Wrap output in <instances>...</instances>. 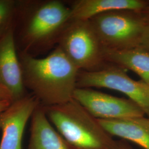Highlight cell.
Wrapping results in <instances>:
<instances>
[{
    "instance_id": "cell-1",
    "label": "cell",
    "mask_w": 149,
    "mask_h": 149,
    "mask_svg": "<svg viewBox=\"0 0 149 149\" xmlns=\"http://www.w3.org/2000/svg\"><path fill=\"white\" fill-rule=\"evenodd\" d=\"M24 85L44 107L63 104L72 99L79 74L59 47L44 58L24 54L21 58Z\"/></svg>"
},
{
    "instance_id": "cell-2",
    "label": "cell",
    "mask_w": 149,
    "mask_h": 149,
    "mask_svg": "<svg viewBox=\"0 0 149 149\" xmlns=\"http://www.w3.org/2000/svg\"><path fill=\"white\" fill-rule=\"evenodd\" d=\"M43 107L69 149H118V140L74 99L61 104Z\"/></svg>"
},
{
    "instance_id": "cell-3",
    "label": "cell",
    "mask_w": 149,
    "mask_h": 149,
    "mask_svg": "<svg viewBox=\"0 0 149 149\" xmlns=\"http://www.w3.org/2000/svg\"><path fill=\"white\" fill-rule=\"evenodd\" d=\"M103 48L122 50L138 47L147 25L138 12L110 11L89 19Z\"/></svg>"
},
{
    "instance_id": "cell-4",
    "label": "cell",
    "mask_w": 149,
    "mask_h": 149,
    "mask_svg": "<svg viewBox=\"0 0 149 149\" xmlns=\"http://www.w3.org/2000/svg\"><path fill=\"white\" fill-rule=\"evenodd\" d=\"M58 47L79 70L93 71L106 67L103 47L89 20L70 22L62 31Z\"/></svg>"
},
{
    "instance_id": "cell-5",
    "label": "cell",
    "mask_w": 149,
    "mask_h": 149,
    "mask_svg": "<svg viewBox=\"0 0 149 149\" xmlns=\"http://www.w3.org/2000/svg\"><path fill=\"white\" fill-rule=\"evenodd\" d=\"M77 87L106 88L120 92L149 118V84L133 80L121 68L112 65L97 71L79 72Z\"/></svg>"
},
{
    "instance_id": "cell-6",
    "label": "cell",
    "mask_w": 149,
    "mask_h": 149,
    "mask_svg": "<svg viewBox=\"0 0 149 149\" xmlns=\"http://www.w3.org/2000/svg\"><path fill=\"white\" fill-rule=\"evenodd\" d=\"M72 99L97 119L115 120L144 117L139 107L129 99L111 96L89 88H78Z\"/></svg>"
},
{
    "instance_id": "cell-7",
    "label": "cell",
    "mask_w": 149,
    "mask_h": 149,
    "mask_svg": "<svg viewBox=\"0 0 149 149\" xmlns=\"http://www.w3.org/2000/svg\"><path fill=\"white\" fill-rule=\"evenodd\" d=\"M40 103L34 96H23L0 113V149H22L27 123Z\"/></svg>"
},
{
    "instance_id": "cell-8",
    "label": "cell",
    "mask_w": 149,
    "mask_h": 149,
    "mask_svg": "<svg viewBox=\"0 0 149 149\" xmlns=\"http://www.w3.org/2000/svg\"><path fill=\"white\" fill-rule=\"evenodd\" d=\"M71 10L59 1H51L40 6L32 16L26 32L29 43L43 42L63 31L71 21Z\"/></svg>"
},
{
    "instance_id": "cell-9",
    "label": "cell",
    "mask_w": 149,
    "mask_h": 149,
    "mask_svg": "<svg viewBox=\"0 0 149 149\" xmlns=\"http://www.w3.org/2000/svg\"><path fill=\"white\" fill-rule=\"evenodd\" d=\"M0 84L10 91L13 102L24 96L21 64L16 53L11 29L0 36Z\"/></svg>"
},
{
    "instance_id": "cell-10",
    "label": "cell",
    "mask_w": 149,
    "mask_h": 149,
    "mask_svg": "<svg viewBox=\"0 0 149 149\" xmlns=\"http://www.w3.org/2000/svg\"><path fill=\"white\" fill-rule=\"evenodd\" d=\"M27 149H69L63 138L49 121L40 104L31 117Z\"/></svg>"
},
{
    "instance_id": "cell-11",
    "label": "cell",
    "mask_w": 149,
    "mask_h": 149,
    "mask_svg": "<svg viewBox=\"0 0 149 149\" xmlns=\"http://www.w3.org/2000/svg\"><path fill=\"white\" fill-rule=\"evenodd\" d=\"M149 3V1L143 0H78L70 7L71 21L89 20L95 16L110 11L140 12Z\"/></svg>"
},
{
    "instance_id": "cell-12",
    "label": "cell",
    "mask_w": 149,
    "mask_h": 149,
    "mask_svg": "<svg viewBox=\"0 0 149 149\" xmlns=\"http://www.w3.org/2000/svg\"><path fill=\"white\" fill-rule=\"evenodd\" d=\"M97 120L112 136L119 137L134 143L144 149H149V118Z\"/></svg>"
},
{
    "instance_id": "cell-13",
    "label": "cell",
    "mask_w": 149,
    "mask_h": 149,
    "mask_svg": "<svg viewBox=\"0 0 149 149\" xmlns=\"http://www.w3.org/2000/svg\"><path fill=\"white\" fill-rule=\"evenodd\" d=\"M103 58L106 63L133 71L149 84V52L146 49L140 46L122 50L103 48Z\"/></svg>"
},
{
    "instance_id": "cell-14",
    "label": "cell",
    "mask_w": 149,
    "mask_h": 149,
    "mask_svg": "<svg viewBox=\"0 0 149 149\" xmlns=\"http://www.w3.org/2000/svg\"><path fill=\"white\" fill-rule=\"evenodd\" d=\"M14 8V2L10 0H0V36L7 29Z\"/></svg>"
},
{
    "instance_id": "cell-15",
    "label": "cell",
    "mask_w": 149,
    "mask_h": 149,
    "mask_svg": "<svg viewBox=\"0 0 149 149\" xmlns=\"http://www.w3.org/2000/svg\"><path fill=\"white\" fill-rule=\"evenodd\" d=\"M139 46L143 47L149 52V24H147L144 28Z\"/></svg>"
},
{
    "instance_id": "cell-16",
    "label": "cell",
    "mask_w": 149,
    "mask_h": 149,
    "mask_svg": "<svg viewBox=\"0 0 149 149\" xmlns=\"http://www.w3.org/2000/svg\"><path fill=\"white\" fill-rule=\"evenodd\" d=\"M0 100H6L13 102V97L10 91L5 87L0 84Z\"/></svg>"
},
{
    "instance_id": "cell-17",
    "label": "cell",
    "mask_w": 149,
    "mask_h": 149,
    "mask_svg": "<svg viewBox=\"0 0 149 149\" xmlns=\"http://www.w3.org/2000/svg\"><path fill=\"white\" fill-rule=\"evenodd\" d=\"M146 24H149V3L142 11L138 12Z\"/></svg>"
},
{
    "instance_id": "cell-18",
    "label": "cell",
    "mask_w": 149,
    "mask_h": 149,
    "mask_svg": "<svg viewBox=\"0 0 149 149\" xmlns=\"http://www.w3.org/2000/svg\"><path fill=\"white\" fill-rule=\"evenodd\" d=\"M118 149H133L128 143L123 140H118Z\"/></svg>"
},
{
    "instance_id": "cell-19",
    "label": "cell",
    "mask_w": 149,
    "mask_h": 149,
    "mask_svg": "<svg viewBox=\"0 0 149 149\" xmlns=\"http://www.w3.org/2000/svg\"><path fill=\"white\" fill-rule=\"evenodd\" d=\"M12 102L6 100H0V113L5 111L6 108L10 106Z\"/></svg>"
}]
</instances>
